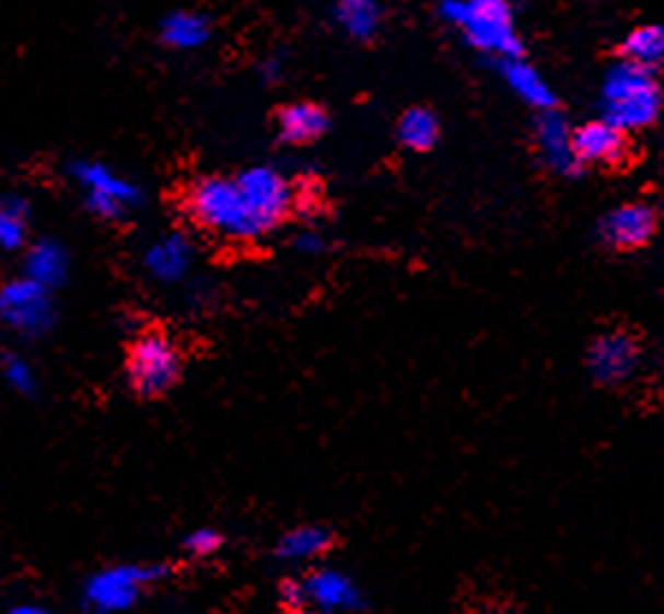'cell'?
Segmentation results:
<instances>
[{
	"instance_id": "cell-16",
	"label": "cell",
	"mask_w": 664,
	"mask_h": 614,
	"mask_svg": "<svg viewBox=\"0 0 664 614\" xmlns=\"http://www.w3.org/2000/svg\"><path fill=\"white\" fill-rule=\"evenodd\" d=\"M161 39L175 51H196L211 39V21L202 12L178 10L161 21Z\"/></svg>"
},
{
	"instance_id": "cell-10",
	"label": "cell",
	"mask_w": 664,
	"mask_h": 614,
	"mask_svg": "<svg viewBox=\"0 0 664 614\" xmlns=\"http://www.w3.org/2000/svg\"><path fill=\"white\" fill-rule=\"evenodd\" d=\"M655 225H659V220H655L653 208L624 205L605 217L599 232H603L605 244L614 246V250H638L655 235Z\"/></svg>"
},
{
	"instance_id": "cell-13",
	"label": "cell",
	"mask_w": 664,
	"mask_h": 614,
	"mask_svg": "<svg viewBox=\"0 0 664 614\" xmlns=\"http://www.w3.org/2000/svg\"><path fill=\"white\" fill-rule=\"evenodd\" d=\"M303 594L308 603L321 605L324 612H350L359 609L357 584L350 582L345 574L336 570H317L303 582Z\"/></svg>"
},
{
	"instance_id": "cell-17",
	"label": "cell",
	"mask_w": 664,
	"mask_h": 614,
	"mask_svg": "<svg viewBox=\"0 0 664 614\" xmlns=\"http://www.w3.org/2000/svg\"><path fill=\"white\" fill-rule=\"evenodd\" d=\"M329 543H333V534L324 525H300V529L282 534L277 553L286 561H308V558L327 553Z\"/></svg>"
},
{
	"instance_id": "cell-27",
	"label": "cell",
	"mask_w": 664,
	"mask_h": 614,
	"mask_svg": "<svg viewBox=\"0 0 664 614\" xmlns=\"http://www.w3.org/2000/svg\"><path fill=\"white\" fill-rule=\"evenodd\" d=\"M10 614H54L51 609H45V605H36V603H21L15 605Z\"/></svg>"
},
{
	"instance_id": "cell-20",
	"label": "cell",
	"mask_w": 664,
	"mask_h": 614,
	"mask_svg": "<svg viewBox=\"0 0 664 614\" xmlns=\"http://www.w3.org/2000/svg\"><path fill=\"white\" fill-rule=\"evenodd\" d=\"M626 60L641 66L646 72H653L659 66H664V27H638L624 45Z\"/></svg>"
},
{
	"instance_id": "cell-6",
	"label": "cell",
	"mask_w": 664,
	"mask_h": 614,
	"mask_svg": "<svg viewBox=\"0 0 664 614\" xmlns=\"http://www.w3.org/2000/svg\"><path fill=\"white\" fill-rule=\"evenodd\" d=\"M0 321L19 336H45L57 321L51 288L39 286L27 277L10 279L0 288Z\"/></svg>"
},
{
	"instance_id": "cell-2",
	"label": "cell",
	"mask_w": 664,
	"mask_h": 614,
	"mask_svg": "<svg viewBox=\"0 0 664 614\" xmlns=\"http://www.w3.org/2000/svg\"><path fill=\"white\" fill-rule=\"evenodd\" d=\"M442 15L457 24L478 51L520 60L522 45L508 0H442Z\"/></svg>"
},
{
	"instance_id": "cell-1",
	"label": "cell",
	"mask_w": 664,
	"mask_h": 614,
	"mask_svg": "<svg viewBox=\"0 0 664 614\" xmlns=\"http://www.w3.org/2000/svg\"><path fill=\"white\" fill-rule=\"evenodd\" d=\"M187 211L196 225H202L205 232L223 241H256L265 235L237 178H223V175L199 178L187 194Z\"/></svg>"
},
{
	"instance_id": "cell-3",
	"label": "cell",
	"mask_w": 664,
	"mask_h": 614,
	"mask_svg": "<svg viewBox=\"0 0 664 614\" xmlns=\"http://www.w3.org/2000/svg\"><path fill=\"white\" fill-rule=\"evenodd\" d=\"M605 119L617 128H644L659 116L662 93L653 72L624 60L614 66L605 78L603 90Z\"/></svg>"
},
{
	"instance_id": "cell-8",
	"label": "cell",
	"mask_w": 664,
	"mask_h": 614,
	"mask_svg": "<svg viewBox=\"0 0 664 614\" xmlns=\"http://www.w3.org/2000/svg\"><path fill=\"white\" fill-rule=\"evenodd\" d=\"M237 185L244 190L246 202H249L253 215L265 229V235L282 223V217L294 205V187L273 166H249V170L237 175Z\"/></svg>"
},
{
	"instance_id": "cell-23",
	"label": "cell",
	"mask_w": 664,
	"mask_h": 614,
	"mask_svg": "<svg viewBox=\"0 0 664 614\" xmlns=\"http://www.w3.org/2000/svg\"><path fill=\"white\" fill-rule=\"evenodd\" d=\"M540 140H543V152L549 158V164L558 166V170H570V164L575 161V152L570 146V134L563 131V125L558 123V116H546L540 125Z\"/></svg>"
},
{
	"instance_id": "cell-28",
	"label": "cell",
	"mask_w": 664,
	"mask_h": 614,
	"mask_svg": "<svg viewBox=\"0 0 664 614\" xmlns=\"http://www.w3.org/2000/svg\"><path fill=\"white\" fill-rule=\"evenodd\" d=\"M286 614H315V612H308V609H303V605H294V609H291V612H286Z\"/></svg>"
},
{
	"instance_id": "cell-9",
	"label": "cell",
	"mask_w": 664,
	"mask_h": 614,
	"mask_svg": "<svg viewBox=\"0 0 664 614\" xmlns=\"http://www.w3.org/2000/svg\"><path fill=\"white\" fill-rule=\"evenodd\" d=\"M572 152L582 164L624 166L629 161V140L624 128H617L608 119L582 125L572 137Z\"/></svg>"
},
{
	"instance_id": "cell-5",
	"label": "cell",
	"mask_w": 664,
	"mask_h": 614,
	"mask_svg": "<svg viewBox=\"0 0 664 614\" xmlns=\"http://www.w3.org/2000/svg\"><path fill=\"white\" fill-rule=\"evenodd\" d=\"M182 378V354L166 333H143L128 354V380L145 398L164 395Z\"/></svg>"
},
{
	"instance_id": "cell-25",
	"label": "cell",
	"mask_w": 664,
	"mask_h": 614,
	"mask_svg": "<svg viewBox=\"0 0 664 614\" xmlns=\"http://www.w3.org/2000/svg\"><path fill=\"white\" fill-rule=\"evenodd\" d=\"M220 543H223V537L214 529H196V532L187 534L185 549L196 558H205V555H214L220 549Z\"/></svg>"
},
{
	"instance_id": "cell-12",
	"label": "cell",
	"mask_w": 664,
	"mask_h": 614,
	"mask_svg": "<svg viewBox=\"0 0 664 614\" xmlns=\"http://www.w3.org/2000/svg\"><path fill=\"white\" fill-rule=\"evenodd\" d=\"M634 359H638L634 338L626 336V333H608V336H599L593 341L591 371L603 383H617L634 369Z\"/></svg>"
},
{
	"instance_id": "cell-24",
	"label": "cell",
	"mask_w": 664,
	"mask_h": 614,
	"mask_svg": "<svg viewBox=\"0 0 664 614\" xmlns=\"http://www.w3.org/2000/svg\"><path fill=\"white\" fill-rule=\"evenodd\" d=\"M3 378L10 383L12 390L21 392V395H33L36 390V374H33V366L19 354H7L3 357Z\"/></svg>"
},
{
	"instance_id": "cell-4",
	"label": "cell",
	"mask_w": 664,
	"mask_h": 614,
	"mask_svg": "<svg viewBox=\"0 0 664 614\" xmlns=\"http://www.w3.org/2000/svg\"><path fill=\"white\" fill-rule=\"evenodd\" d=\"M69 173L83 190L86 211L98 220H107V223L125 220L137 205L143 202L140 187L119 173H113L110 166L95 164V161H78V164L69 166Z\"/></svg>"
},
{
	"instance_id": "cell-26",
	"label": "cell",
	"mask_w": 664,
	"mask_h": 614,
	"mask_svg": "<svg viewBox=\"0 0 664 614\" xmlns=\"http://www.w3.org/2000/svg\"><path fill=\"white\" fill-rule=\"evenodd\" d=\"M294 246L300 253H324V238L315 235V232H303V235L294 238Z\"/></svg>"
},
{
	"instance_id": "cell-7",
	"label": "cell",
	"mask_w": 664,
	"mask_h": 614,
	"mask_svg": "<svg viewBox=\"0 0 664 614\" xmlns=\"http://www.w3.org/2000/svg\"><path fill=\"white\" fill-rule=\"evenodd\" d=\"M166 576V567H145V564H116L107 567L102 574H95L86 588H83V600L98 614L128 612L143 588L154 579Z\"/></svg>"
},
{
	"instance_id": "cell-22",
	"label": "cell",
	"mask_w": 664,
	"mask_h": 614,
	"mask_svg": "<svg viewBox=\"0 0 664 614\" xmlns=\"http://www.w3.org/2000/svg\"><path fill=\"white\" fill-rule=\"evenodd\" d=\"M27 202L21 196H10L0 202V250L15 253L27 244Z\"/></svg>"
},
{
	"instance_id": "cell-14",
	"label": "cell",
	"mask_w": 664,
	"mask_h": 614,
	"mask_svg": "<svg viewBox=\"0 0 664 614\" xmlns=\"http://www.w3.org/2000/svg\"><path fill=\"white\" fill-rule=\"evenodd\" d=\"M279 137L291 146L312 143L317 137H324L329 128V116L324 107H317L312 102L288 104L279 111Z\"/></svg>"
},
{
	"instance_id": "cell-11",
	"label": "cell",
	"mask_w": 664,
	"mask_h": 614,
	"mask_svg": "<svg viewBox=\"0 0 664 614\" xmlns=\"http://www.w3.org/2000/svg\"><path fill=\"white\" fill-rule=\"evenodd\" d=\"M194 265V246L185 235H164L154 244H149L143 256L145 274L161 282V286H175L187 277V270Z\"/></svg>"
},
{
	"instance_id": "cell-19",
	"label": "cell",
	"mask_w": 664,
	"mask_h": 614,
	"mask_svg": "<svg viewBox=\"0 0 664 614\" xmlns=\"http://www.w3.org/2000/svg\"><path fill=\"white\" fill-rule=\"evenodd\" d=\"M398 140L412 152H428L440 140V119L424 107H412L400 116Z\"/></svg>"
},
{
	"instance_id": "cell-21",
	"label": "cell",
	"mask_w": 664,
	"mask_h": 614,
	"mask_svg": "<svg viewBox=\"0 0 664 614\" xmlns=\"http://www.w3.org/2000/svg\"><path fill=\"white\" fill-rule=\"evenodd\" d=\"M504 78H508V83L522 95V102L534 104V107H546V111L555 104L552 90L543 83V78L534 72L532 66H525L522 60L504 62Z\"/></svg>"
},
{
	"instance_id": "cell-18",
	"label": "cell",
	"mask_w": 664,
	"mask_h": 614,
	"mask_svg": "<svg viewBox=\"0 0 664 614\" xmlns=\"http://www.w3.org/2000/svg\"><path fill=\"white\" fill-rule=\"evenodd\" d=\"M336 19L353 39H371L383 21L380 0H336Z\"/></svg>"
},
{
	"instance_id": "cell-15",
	"label": "cell",
	"mask_w": 664,
	"mask_h": 614,
	"mask_svg": "<svg viewBox=\"0 0 664 614\" xmlns=\"http://www.w3.org/2000/svg\"><path fill=\"white\" fill-rule=\"evenodd\" d=\"M24 277L45 288H57L69 277V253L57 241H36L24 256Z\"/></svg>"
}]
</instances>
